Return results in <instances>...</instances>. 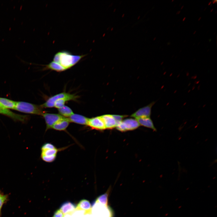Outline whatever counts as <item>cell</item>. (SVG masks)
I'll list each match as a JSON object with an SVG mask.
<instances>
[{
    "label": "cell",
    "mask_w": 217,
    "mask_h": 217,
    "mask_svg": "<svg viewBox=\"0 0 217 217\" xmlns=\"http://www.w3.org/2000/svg\"><path fill=\"white\" fill-rule=\"evenodd\" d=\"M91 208V204L88 200H82L78 204L76 209L77 210H85V212L87 213V212H90Z\"/></svg>",
    "instance_id": "17"
},
{
    "label": "cell",
    "mask_w": 217,
    "mask_h": 217,
    "mask_svg": "<svg viewBox=\"0 0 217 217\" xmlns=\"http://www.w3.org/2000/svg\"><path fill=\"white\" fill-rule=\"evenodd\" d=\"M40 105L25 102H17L14 109L25 113L42 116L45 112Z\"/></svg>",
    "instance_id": "3"
},
{
    "label": "cell",
    "mask_w": 217,
    "mask_h": 217,
    "mask_svg": "<svg viewBox=\"0 0 217 217\" xmlns=\"http://www.w3.org/2000/svg\"><path fill=\"white\" fill-rule=\"evenodd\" d=\"M17 102L4 98L0 97V103L4 108L14 109Z\"/></svg>",
    "instance_id": "16"
},
{
    "label": "cell",
    "mask_w": 217,
    "mask_h": 217,
    "mask_svg": "<svg viewBox=\"0 0 217 217\" xmlns=\"http://www.w3.org/2000/svg\"><path fill=\"white\" fill-rule=\"evenodd\" d=\"M41 157L44 161L51 162L56 159L58 149L56 148L53 149L41 150Z\"/></svg>",
    "instance_id": "6"
},
{
    "label": "cell",
    "mask_w": 217,
    "mask_h": 217,
    "mask_svg": "<svg viewBox=\"0 0 217 217\" xmlns=\"http://www.w3.org/2000/svg\"><path fill=\"white\" fill-rule=\"evenodd\" d=\"M125 131L134 130L140 125L136 119L132 118L125 119L122 121Z\"/></svg>",
    "instance_id": "10"
},
{
    "label": "cell",
    "mask_w": 217,
    "mask_h": 217,
    "mask_svg": "<svg viewBox=\"0 0 217 217\" xmlns=\"http://www.w3.org/2000/svg\"><path fill=\"white\" fill-rule=\"evenodd\" d=\"M45 120L46 124V129L52 128V127L56 122L64 117L57 114H52L44 113L42 115Z\"/></svg>",
    "instance_id": "4"
},
{
    "label": "cell",
    "mask_w": 217,
    "mask_h": 217,
    "mask_svg": "<svg viewBox=\"0 0 217 217\" xmlns=\"http://www.w3.org/2000/svg\"><path fill=\"white\" fill-rule=\"evenodd\" d=\"M78 97L77 96L65 92L55 95L50 97L42 105L43 108L55 107L58 109L64 106L66 102L69 100H76Z\"/></svg>",
    "instance_id": "1"
},
{
    "label": "cell",
    "mask_w": 217,
    "mask_h": 217,
    "mask_svg": "<svg viewBox=\"0 0 217 217\" xmlns=\"http://www.w3.org/2000/svg\"><path fill=\"white\" fill-rule=\"evenodd\" d=\"M136 120L139 124L143 126L152 129L154 131H156V129L155 127L153 122L150 118H137Z\"/></svg>",
    "instance_id": "15"
},
{
    "label": "cell",
    "mask_w": 217,
    "mask_h": 217,
    "mask_svg": "<svg viewBox=\"0 0 217 217\" xmlns=\"http://www.w3.org/2000/svg\"><path fill=\"white\" fill-rule=\"evenodd\" d=\"M46 67L51 70L61 72L66 69L59 64L52 61L46 65Z\"/></svg>",
    "instance_id": "19"
},
{
    "label": "cell",
    "mask_w": 217,
    "mask_h": 217,
    "mask_svg": "<svg viewBox=\"0 0 217 217\" xmlns=\"http://www.w3.org/2000/svg\"><path fill=\"white\" fill-rule=\"evenodd\" d=\"M155 102H153L148 105L141 108L132 114L131 117L137 118H150L151 114V108Z\"/></svg>",
    "instance_id": "5"
},
{
    "label": "cell",
    "mask_w": 217,
    "mask_h": 217,
    "mask_svg": "<svg viewBox=\"0 0 217 217\" xmlns=\"http://www.w3.org/2000/svg\"><path fill=\"white\" fill-rule=\"evenodd\" d=\"M54 217H64V215L60 209H58L56 210L54 213Z\"/></svg>",
    "instance_id": "24"
},
{
    "label": "cell",
    "mask_w": 217,
    "mask_h": 217,
    "mask_svg": "<svg viewBox=\"0 0 217 217\" xmlns=\"http://www.w3.org/2000/svg\"><path fill=\"white\" fill-rule=\"evenodd\" d=\"M0 114L7 116L14 121L21 122L26 121L28 118L26 115L17 114L2 106H0Z\"/></svg>",
    "instance_id": "8"
},
{
    "label": "cell",
    "mask_w": 217,
    "mask_h": 217,
    "mask_svg": "<svg viewBox=\"0 0 217 217\" xmlns=\"http://www.w3.org/2000/svg\"><path fill=\"white\" fill-rule=\"evenodd\" d=\"M1 104L0 103V106H1Z\"/></svg>",
    "instance_id": "26"
},
{
    "label": "cell",
    "mask_w": 217,
    "mask_h": 217,
    "mask_svg": "<svg viewBox=\"0 0 217 217\" xmlns=\"http://www.w3.org/2000/svg\"><path fill=\"white\" fill-rule=\"evenodd\" d=\"M99 203V205L97 203L93 208L95 217H111V212L106 206Z\"/></svg>",
    "instance_id": "9"
},
{
    "label": "cell",
    "mask_w": 217,
    "mask_h": 217,
    "mask_svg": "<svg viewBox=\"0 0 217 217\" xmlns=\"http://www.w3.org/2000/svg\"><path fill=\"white\" fill-rule=\"evenodd\" d=\"M8 199V195L4 194L0 190V210H1L3 205L7 202Z\"/></svg>",
    "instance_id": "20"
},
{
    "label": "cell",
    "mask_w": 217,
    "mask_h": 217,
    "mask_svg": "<svg viewBox=\"0 0 217 217\" xmlns=\"http://www.w3.org/2000/svg\"><path fill=\"white\" fill-rule=\"evenodd\" d=\"M87 125L92 129L97 130H103L106 129L101 116L89 118Z\"/></svg>",
    "instance_id": "7"
},
{
    "label": "cell",
    "mask_w": 217,
    "mask_h": 217,
    "mask_svg": "<svg viewBox=\"0 0 217 217\" xmlns=\"http://www.w3.org/2000/svg\"><path fill=\"white\" fill-rule=\"evenodd\" d=\"M84 55H75L65 51L57 53L55 55L53 61L63 67L66 70L76 64Z\"/></svg>",
    "instance_id": "2"
},
{
    "label": "cell",
    "mask_w": 217,
    "mask_h": 217,
    "mask_svg": "<svg viewBox=\"0 0 217 217\" xmlns=\"http://www.w3.org/2000/svg\"><path fill=\"white\" fill-rule=\"evenodd\" d=\"M56 148V147L52 143H46L42 146L41 148V150L53 149Z\"/></svg>",
    "instance_id": "22"
},
{
    "label": "cell",
    "mask_w": 217,
    "mask_h": 217,
    "mask_svg": "<svg viewBox=\"0 0 217 217\" xmlns=\"http://www.w3.org/2000/svg\"><path fill=\"white\" fill-rule=\"evenodd\" d=\"M68 118L71 122L86 125H87L89 119L83 115L75 114H73Z\"/></svg>",
    "instance_id": "12"
},
{
    "label": "cell",
    "mask_w": 217,
    "mask_h": 217,
    "mask_svg": "<svg viewBox=\"0 0 217 217\" xmlns=\"http://www.w3.org/2000/svg\"><path fill=\"white\" fill-rule=\"evenodd\" d=\"M75 205L70 202L63 203L60 207V210L64 214H70L73 212L75 209Z\"/></svg>",
    "instance_id": "14"
},
{
    "label": "cell",
    "mask_w": 217,
    "mask_h": 217,
    "mask_svg": "<svg viewBox=\"0 0 217 217\" xmlns=\"http://www.w3.org/2000/svg\"><path fill=\"white\" fill-rule=\"evenodd\" d=\"M107 197L106 193L102 195L98 198L96 202L106 206L107 204Z\"/></svg>",
    "instance_id": "21"
},
{
    "label": "cell",
    "mask_w": 217,
    "mask_h": 217,
    "mask_svg": "<svg viewBox=\"0 0 217 217\" xmlns=\"http://www.w3.org/2000/svg\"><path fill=\"white\" fill-rule=\"evenodd\" d=\"M106 129H112L116 127L117 122L112 115L106 114L101 116Z\"/></svg>",
    "instance_id": "11"
},
{
    "label": "cell",
    "mask_w": 217,
    "mask_h": 217,
    "mask_svg": "<svg viewBox=\"0 0 217 217\" xmlns=\"http://www.w3.org/2000/svg\"><path fill=\"white\" fill-rule=\"evenodd\" d=\"M70 122L68 118L64 117L54 124L52 128L57 131H64L68 127Z\"/></svg>",
    "instance_id": "13"
},
{
    "label": "cell",
    "mask_w": 217,
    "mask_h": 217,
    "mask_svg": "<svg viewBox=\"0 0 217 217\" xmlns=\"http://www.w3.org/2000/svg\"><path fill=\"white\" fill-rule=\"evenodd\" d=\"M112 116L115 119L117 122L121 121L122 120V119L127 116L126 115H112Z\"/></svg>",
    "instance_id": "23"
},
{
    "label": "cell",
    "mask_w": 217,
    "mask_h": 217,
    "mask_svg": "<svg viewBox=\"0 0 217 217\" xmlns=\"http://www.w3.org/2000/svg\"><path fill=\"white\" fill-rule=\"evenodd\" d=\"M58 110L60 115L66 118L69 117L74 114L71 109L66 105L58 108Z\"/></svg>",
    "instance_id": "18"
},
{
    "label": "cell",
    "mask_w": 217,
    "mask_h": 217,
    "mask_svg": "<svg viewBox=\"0 0 217 217\" xmlns=\"http://www.w3.org/2000/svg\"><path fill=\"white\" fill-rule=\"evenodd\" d=\"M1 210H0V217L1 216Z\"/></svg>",
    "instance_id": "25"
}]
</instances>
